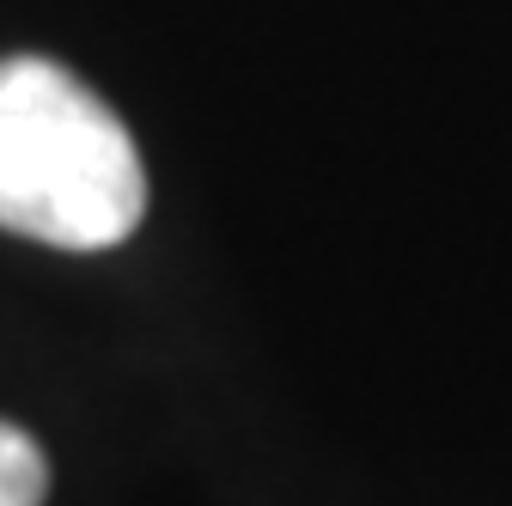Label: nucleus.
Instances as JSON below:
<instances>
[{
    "label": "nucleus",
    "instance_id": "nucleus-2",
    "mask_svg": "<svg viewBox=\"0 0 512 506\" xmlns=\"http://www.w3.org/2000/svg\"><path fill=\"white\" fill-rule=\"evenodd\" d=\"M43 494H49L43 446L25 427L0 421V506H43Z\"/></svg>",
    "mask_w": 512,
    "mask_h": 506
},
{
    "label": "nucleus",
    "instance_id": "nucleus-1",
    "mask_svg": "<svg viewBox=\"0 0 512 506\" xmlns=\"http://www.w3.org/2000/svg\"><path fill=\"white\" fill-rule=\"evenodd\" d=\"M147 214V171L122 116L49 55L0 61V232L110 250Z\"/></svg>",
    "mask_w": 512,
    "mask_h": 506
}]
</instances>
